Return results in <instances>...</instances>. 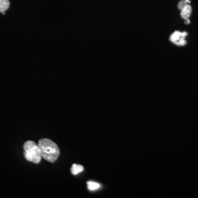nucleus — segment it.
<instances>
[{"label": "nucleus", "mask_w": 198, "mask_h": 198, "mask_svg": "<svg viewBox=\"0 0 198 198\" xmlns=\"http://www.w3.org/2000/svg\"><path fill=\"white\" fill-rule=\"evenodd\" d=\"M185 24H188L190 23H191V21H189V19H185Z\"/></svg>", "instance_id": "nucleus-9"}, {"label": "nucleus", "mask_w": 198, "mask_h": 198, "mask_svg": "<svg viewBox=\"0 0 198 198\" xmlns=\"http://www.w3.org/2000/svg\"><path fill=\"white\" fill-rule=\"evenodd\" d=\"M191 13V7L190 5L187 4L183 10H181V16L182 18L184 19H188Z\"/></svg>", "instance_id": "nucleus-4"}, {"label": "nucleus", "mask_w": 198, "mask_h": 198, "mask_svg": "<svg viewBox=\"0 0 198 198\" xmlns=\"http://www.w3.org/2000/svg\"><path fill=\"white\" fill-rule=\"evenodd\" d=\"M42 158L50 163H54L59 155V148L56 143L49 139H40L38 142Z\"/></svg>", "instance_id": "nucleus-1"}, {"label": "nucleus", "mask_w": 198, "mask_h": 198, "mask_svg": "<svg viewBox=\"0 0 198 198\" xmlns=\"http://www.w3.org/2000/svg\"><path fill=\"white\" fill-rule=\"evenodd\" d=\"M188 34L186 31L183 33L179 31H176L170 36V40L177 46H184L186 44V37Z\"/></svg>", "instance_id": "nucleus-3"}, {"label": "nucleus", "mask_w": 198, "mask_h": 198, "mask_svg": "<svg viewBox=\"0 0 198 198\" xmlns=\"http://www.w3.org/2000/svg\"><path fill=\"white\" fill-rule=\"evenodd\" d=\"M88 186V188L91 191H95L97 190L100 187V185L97 183L93 182H89L87 183Z\"/></svg>", "instance_id": "nucleus-7"}, {"label": "nucleus", "mask_w": 198, "mask_h": 198, "mask_svg": "<svg viewBox=\"0 0 198 198\" xmlns=\"http://www.w3.org/2000/svg\"><path fill=\"white\" fill-rule=\"evenodd\" d=\"M188 4V3L186 2V0H182V1H181L179 3H178V9L180 10H182L183 8H184V7L186 6V5Z\"/></svg>", "instance_id": "nucleus-8"}, {"label": "nucleus", "mask_w": 198, "mask_h": 198, "mask_svg": "<svg viewBox=\"0 0 198 198\" xmlns=\"http://www.w3.org/2000/svg\"><path fill=\"white\" fill-rule=\"evenodd\" d=\"M8 0H0V12L5 14V12L10 7Z\"/></svg>", "instance_id": "nucleus-5"}, {"label": "nucleus", "mask_w": 198, "mask_h": 198, "mask_svg": "<svg viewBox=\"0 0 198 198\" xmlns=\"http://www.w3.org/2000/svg\"><path fill=\"white\" fill-rule=\"evenodd\" d=\"M23 148L24 157L27 160L35 163H40L42 156L38 145L29 140L24 143Z\"/></svg>", "instance_id": "nucleus-2"}, {"label": "nucleus", "mask_w": 198, "mask_h": 198, "mask_svg": "<svg viewBox=\"0 0 198 198\" xmlns=\"http://www.w3.org/2000/svg\"><path fill=\"white\" fill-rule=\"evenodd\" d=\"M84 168L82 165L73 164L72 167L71 168V172L73 173V175H76L79 173L82 172Z\"/></svg>", "instance_id": "nucleus-6"}]
</instances>
